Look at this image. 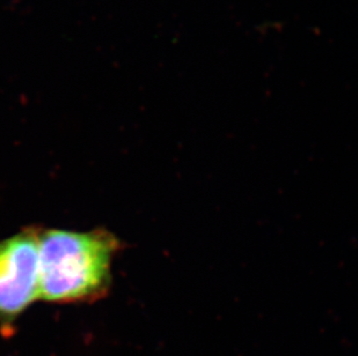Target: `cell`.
Here are the masks:
<instances>
[{
    "instance_id": "7a4b0ae2",
    "label": "cell",
    "mask_w": 358,
    "mask_h": 356,
    "mask_svg": "<svg viewBox=\"0 0 358 356\" xmlns=\"http://www.w3.org/2000/svg\"><path fill=\"white\" fill-rule=\"evenodd\" d=\"M38 299V230L27 228L0 241V329L5 336Z\"/></svg>"
},
{
    "instance_id": "6da1fadb",
    "label": "cell",
    "mask_w": 358,
    "mask_h": 356,
    "mask_svg": "<svg viewBox=\"0 0 358 356\" xmlns=\"http://www.w3.org/2000/svg\"><path fill=\"white\" fill-rule=\"evenodd\" d=\"M121 242L105 229L38 230L40 299L54 304L91 303L107 295Z\"/></svg>"
}]
</instances>
